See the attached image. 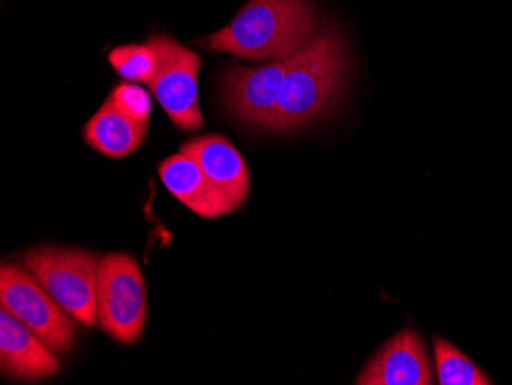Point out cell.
Returning a JSON list of instances; mask_svg holds the SVG:
<instances>
[{
  "label": "cell",
  "instance_id": "10",
  "mask_svg": "<svg viewBox=\"0 0 512 385\" xmlns=\"http://www.w3.org/2000/svg\"><path fill=\"white\" fill-rule=\"evenodd\" d=\"M181 152L194 158L207 180L229 201L234 211L246 203L250 172L243 155L221 134L201 135L183 143Z\"/></svg>",
  "mask_w": 512,
  "mask_h": 385
},
{
  "label": "cell",
  "instance_id": "8",
  "mask_svg": "<svg viewBox=\"0 0 512 385\" xmlns=\"http://www.w3.org/2000/svg\"><path fill=\"white\" fill-rule=\"evenodd\" d=\"M433 366L427 344L416 330L404 329L381 347L370 359L358 385H431Z\"/></svg>",
  "mask_w": 512,
  "mask_h": 385
},
{
  "label": "cell",
  "instance_id": "13",
  "mask_svg": "<svg viewBox=\"0 0 512 385\" xmlns=\"http://www.w3.org/2000/svg\"><path fill=\"white\" fill-rule=\"evenodd\" d=\"M434 362L440 385H490L491 379L462 350L433 336Z\"/></svg>",
  "mask_w": 512,
  "mask_h": 385
},
{
  "label": "cell",
  "instance_id": "3",
  "mask_svg": "<svg viewBox=\"0 0 512 385\" xmlns=\"http://www.w3.org/2000/svg\"><path fill=\"white\" fill-rule=\"evenodd\" d=\"M100 255L73 247L42 246L22 257V266L39 281L73 320L92 329L99 324L97 274Z\"/></svg>",
  "mask_w": 512,
  "mask_h": 385
},
{
  "label": "cell",
  "instance_id": "1",
  "mask_svg": "<svg viewBox=\"0 0 512 385\" xmlns=\"http://www.w3.org/2000/svg\"><path fill=\"white\" fill-rule=\"evenodd\" d=\"M319 30L313 0H249L227 27L195 45L250 62H270L295 56Z\"/></svg>",
  "mask_w": 512,
  "mask_h": 385
},
{
  "label": "cell",
  "instance_id": "7",
  "mask_svg": "<svg viewBox=\"0 0 512 385\" xmlns=\"http://www.w3.org/2000/svg\"><path fill=\"white\" fill-rule=\"evenodd\" d=\"M290 59L270 60L258 66L230 62L221 86L223 103L230 116L244 125L270 131Z\"/></svg>",
  "mask_w": 512,
  "mask_h": 385
},
{
  "label": "cell",
  "instance_id": "6",
  "mask_svg": "<svg viewBox=\"0 0 512 385\" xmlns=\"http://www.w3.org/2000/svg\"><path fill=\"white\" fill-rule=\"evenodd\" d=\"M148 43L158 59L157 71L148 83L152 96L181 131L203 128L204 119L198 99V74L203 60L174 37L154 36Z\"/></svg>",
  "mask_w": 512,
  "mask_h": 385
},
{
  "label": "cell",
  "instance_id": "9",
  "mask_svg": "<svg viewBox=\"0 0 512 385\" xmlns=\"http://www.w3.org/2000/svg\"><path fill=\"white\" fill-rule=\"evenodd\" d=\"M0 369L16 381L39 382L57 375L60 359L27 324L0 309Z\"/></svg>",
  "mask_w": 512,
  "mask_h": 385
},
{
  "label": "cell",
  "instance_id": "11",
  "mask_svg": "<svg viewBox=\"0 0 512 385\" xmlns=\"http://www.w3.org/2000/svg\"><path fill=\"white\" fill-rule=\"evenodd\" d=\"M158 175L165 188L203 218H218L234 214L229 201L209 183L203 169L184 152L165 158L158 166Z\"/></svg>",
  "mask_w": 512,
  "mask_h": 385
},
{
  "label": "cell",
  "instance_id": "15",
  "mask_svg": "<svg viewBox=\"0 0 512 385\" xmlns=\"http://www.w3.org/2000/svg\"><path fill=\"white\" fill-rule=\"evenodd\" d=\"M108 99L114 103L115 108L138 123L149 125L152 112V100L143 86L134 82H125L115 85Z\"/></svg>",
  "mask_w": 512,
  "mask_h": 385
},
{
  "label": "cell",
  "instance_id": "14",
  "mask_svg": "<svg viewBox=\"0 0 512 385\" xmlns=\"http://www.w3.org/2000/svg\"><path fill=\"white\" fill-rule=\"evenodd\" d=\"M108 60L115 73L126 82H140L148 85L157 71V53L148 42L138 45H123L109 51Z\"/></svg>",
  "mask_w": 512,
  "mask_h": 385
},
{
  "label": "cell",
  "instance_id": "12",
  "mask_svg": "<svg viewBox=\"0 0 512 385\" xmlns=\"http://www.w3.org/2000/svg\"><path fill=\"white\" fill-rule=\"evenodd\" d=\"M149 125L129 119L111 100L106 99L99 111L83 126L86 145L109 158H123L142 148Z\"/></svg>",
  "mask_w": 512,
  "mask_h": 385
},
{
  "label": "cell",
  "instance_id": "4",
  "mask_svg": "<svg viewBox=\"0 0 512 385\" xmlns=\"http://www.w3.org/2000/svg\"><path fill=\"white\" fill-rule=\"evenodd\" d=\"M99 326L117 343H137L148 320V290L134 255L108 254L100 258L97 274Z\"/></svg>",
  "mask_w": 512,
  "mask_h": 385
},
{
  "label": "cell",
  "instance_id": "2",
  "mask_svg": "<svg viewBox=\"0 0 512 385\" xmlns=\"http://www.w3.org/2000/svg\"><path fill=\"white\" fill-rule=\"evenodd\" d=\"M347 65L344 39L335 25L325 24L290 59L270 131H299L329 111L344 89Z\"/></svg>",
  "mask_w": 512,
  "mask_h": 385
},
{
  "label": "cell",
  "instance_id": "5",
  "mask_svg": "<svg viewBox=\"0 0 512 385\" xmlns=\"http://www.w3.org/2000/svg\"><path fill=\"white\" fill-rule=\"evenodd\" d=\"M0 307L27 324L56 353H69L76 347V324L39 281L23 266L2 264Z\"/></svg>",
  "mask_w": 512,
  "mask_h": 385
}]
</instances>
